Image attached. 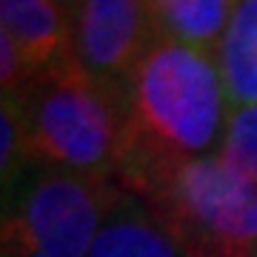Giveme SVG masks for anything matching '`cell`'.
<instances>
[{
    "mask_svg": "<svg viewBox=\"0 0 257 257\" xmlns=\"http://www.w3.org/2000/svg\"><path fill=\"white\" fill-rule=\"evenodd\" d=\"M229 111L214 55L157 35L123 86L120 189L149 197L183 166L214 157Z\"/></svg>",
    "mask_w": 257,
    "mask_h": 257,
    "instance_id": "6da1fadb",
    "label": "cell"
},
{
    "mask_svg": "<svg viewBox=\"0 0 257 257\" xmlns=\"http://www.w3.org/2000/svg\"><path fill=\"white\" fill-rule=\"evenodd\" d=\"M18 97L32 166L117 180L123 157V92L100 83L69 57L37 74Z\"/></svg>",
    "mask_w": 257,
    "mask_h": 257,
    "instance_id": "7a4b0ae2",
    "label": "cell"
},
{
    "mask_svg": "<svg viewBox=\"0 0 257 257\" xmlns=\"http://www.w3.org/2000/svg\"><path fill=\"white\" fill-rule=\"evenodd\" d=\"M123 189L114 177L32 166L3 192V257H89Z\"/></svg>",
    "mask_w": 257,
    "mask_h": 257,
    "instance_id": "3957f363",
    "label": "cell"
},
{
    "mask_svg": "<svg viewBox=\"0 0 257 257\" xmlns=\"http://www.w3.org/2000/svg\"><path fill=\"white\" fill-rule=\"evenodd\" d=\"M140 200L183 257H257V189L231 177L217 157L183 166Z\"/></svg>",
    "mask_w": 257,
    "mask_h": 257,
    "instance_id": "277c9868",
    "label": "cell"
},
{
    "mask_svg": "<svg viewBox=\"0 0 257 257\" xmlns=\"http://www.w3.org/2000/svg\"><path fill=\"white\" fill-rule=\"evenodd\" d=\"M155 37L146 0H83L74 12V60L117 92Z\"/></svg>",
    "mask_w": 257,
    "mask_h": 257,
    "instance_id": "5b68a950",
    "label": "cell"
},
{
    "mask_svg": "<svg viewBox=\"0 0 257 257\" xmlns=\"http://www.w3.org/2000/svg\"><path fill=\"white\" fill-rule=\"evenodd\" d=\"M0 26L26 55L35 77L74 57V15L55 0H0Z\"/></svg>",
    "mask_w": 257,
    "mask_h": 257,
    "instance_id": "8992f818",
    "label": "cell"
},
{
    "mask_svg": "<svg viewBox=\"0 0 257 257\" xmlns=\"http://www.w3.org/2000/svg\"><path fill=\"white\" fill-rule=\"evenodd\" d=\"M89 257H183L163 220L140 200L123 192L94 237Z\"/></svg>",
    "mask_w": 257,
    "mask_h": 257,
    "instance_id": "52a82bcc",
    "label": "cell"
},
{
    "mask_svg": "<svg viewBox=\"0 0 257 257\" xmlns=\"http://www.w3.org/2000/svg\"><path fill=\"white\" fill-rule=\"evenodd\" d=\"M229 106H257V0H237L217 52Z\"/></svg>",
    "mask_w": 257,
    "mask_h": 257,
    "instance_id": "ba28073f",
    "label": "cell"
},
{
    "mask_svg": "<svg viewBox=\"0 0 257 257\" xmlns=\"http://www.w3.org/2000/svg\"><path fill=\"white\" fill-rule=\"evenodd\" d=\"M157 35L214 55L237 0H146Z\"/></svg>",
    "mask_w": 257,
    "mask_h": 257,
    "instance_id": "9c48e42d",
    "label": "cell"
},
{
    "mask_svg": "<svg viewBox=\"0 0 257 257\" xmlns=\"http://www.w3.org/2000/svg\"><path fill=\"white\" fill-rule=\"evenodd\" d=\"M214 157L231 177L257 189V106H237L229 111L226 135Z\"/></svg>",
    "mask_w": 257,
    "mask_h": 257,
    "instance_id": "30bf717a",
    "label": "cell"
},
{
    "mask_svg": "<svg viewBox=\"0 0 257 257\" xmlns=\"http://www.w3.org/2000/svg\"><path fill=\"white\" fill-rule=\"evenodd\" d=\"M29 143L26 120L18 94H3L0 106V180L3 192H9L20 177L29 172Z\"/></svg>",
    "mask_w": 257,
    "mask_h": 257,
    "instance_id": "8fae6325",
    "label": "cell"
},
{
    "mask_svg": "<svg viewBox=\"0 0 257 257\" xmlns=\"http://www.w3.org/2000/svg\"><path fill=\"white\" fill-rule=\"evenodd\" d=\"M32 80H35V74H32L26 55L12 40V35L0 29V86H3V94L23 92Z\"/></svg>",
    "mask_w": 257,
    "mask_h": 257,
    "instance_id": "7c38bea8",
    "label": "cell"
},
{
    "mask_svg": "<svg viewBox=\"0 0 257 257\" xmlns=\"http://www.w3.org/2000/svg\"><path fill=\"white\" fill-rule=\"evenodd\" d=\"M55 3H57V6H63V9H69V12L74 15V12H77V6H80L83 0H55Z\"/></svg>",
    "mask_w": 257,
    "mask_h": 257,
    "instance_id": "4fadbf2b",
    "label": "cell"
}]
</instances>
